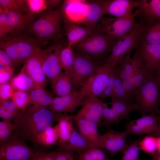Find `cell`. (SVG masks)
I'll use <instances>...</instances> for the list:
<instances>
[{"instance_id":"cell-1","label":"cell","mask_w":160,"mask_h":160,"mask_svg":"<svg viewBox=\"0 0 160 160\" xmlns=\"http://www.w3.org/2000/svg\"><path fill=\"white\" fill-rule=\"evenodd\" d=\"M56 113L49 107L34 111L20 110L15 133L24 141L35 143L37 135L56 121Z\"/></svg>"},{"instance_id":"cell-52","label":"cell","mask_w":160,"mask_h":160,"mask_svg":"<svg viewBox=\"0 0 160 160\" xmlns=\"http://www.w3.org/2000/svg\"><path fill=\"white\" fill-rule=\"evenodd\" d=\"M157 150L160 154V136L156 137Z\"/></svg>"},{"instance_id":"cell-19","label":"cell","mask_w":160,"mask_h":160,"mask_svg":"<svg viewBox=\"0 0 160 160\" xmlns=\"http://www.w3.org/2000/svg\"><path fill=\"white\" fill-rule=\"evenodd\" d=\"M73 117V116H72ZM78 132L90 148L101 149V135L98 132L97 124L88 120L74 118Z\"/></svg>"},{"instance_id":"cell-13","label":"cell","mask_w":160,"mask_h":160,"mask_svg":"<svg viewBox=\"0 0 160 160\" xmlns=\"http://www.w3.org/2000/svg\"><path fill=\"white\" fill-rule=\"evenodd\" d=\"M136 49L144 64L142 71L147 76L156 73L160 68V45L139 41Z\"/></svg>"},{"instance_id":"cell-26","label":"cell","mask_w":160,"mask_h":160,"mask_svg":"<svg viewBox=\"0 0 160 160\" xmlns=\"http://www.w3.org/2000/svg\"><path fill=\"white\" fill-rule=\"evenodd\" d=\"M72 116L67 113H57L56 121L57 124L54 126L58 136L57 144L63 143L69 138L74 131Z\"/></svg>"},{"instance_id":"cell-24","label":"cell","mask_w":160,"mask_h":160,"mask_svg":"<svg viewBox=\"0 0 160 160\" xmlns=\"http://www.w3.org/2000/svg\"><path fill=\"white\" fill-rule=\"evenodd\" d=\"M64 31L68 42L67 45L73 47L75 44L90 35L96 28L82 26L73 22L63 20Z\"/></svg>"},{"instance_id":"cell-23","label":"cell","mask_w":160,"mask_h":160,"mask_svg":"<svg viewBox=\"0 0 160 160\" xmlns=\"http://www.w3.org/2000/svg\"><path fill=\"white\" fill-rule=\"evenodd\" d=\"M137 17L144 23L160 20V0H139Z\"/></svg>"},{"instance_id":"cell-6","label":"cell","mask_w":160,"mask_h":160,"mask_svg":"<svg viewBox=\"0 0 160 160\" xmlns=\"http://www.w3.org/2000/svg\"><path fill=\"white\" fill-rule=\"evenodd\" d=\"M139 13L137 10L132 16L128 17H102L99 25L108 37L116 40L124 38L134 28L137 24L135 20Z\"/></svg>"},{"instance_id":"cell-39","label":"cell","mask_w":160,"mask_h":160,"mask_svg":"<svg viewBox=\"0 0 160 160\" xmlns=\"http://www.w3.org/2000/svg\"><path fill=\"white\" fill-rule=\"evenodd\" d=\"M16 129L14 122L3 120L0 122V145L7 141L12 135V131Z\"/></svg>"},{"instance_id":"cell-33","label":"cell","mask_w":160,"mask_h":160,"mask_svg":"<svg viewBox=\"0 0 160 160\" xmlns=\"http://www.w3.org/2000/svg\"><path fill=\"white\" fill-rule=\"evenodd\" d=\"M0 7L7 11L15 13L30 12L27 0H0Z\"/></svg>"},{"instance_id":"cell-47","label":"cell","mask_w":160,"mask_h":160,"mask_svg":"<svg viewBox=\"0 0 160 160\" xmlns=\"http://www.w3.org/2000/svg\"><path fill=\"white\" fill-rule=\"evenodd\" d=\"M8 16L6 11L0 7V36L7 34Z\"/></svg>"},{"instance_id":"cell-29","label":"cell","mask_w":160,"mask_h":160,"mask_svg":"<svg viewBox=\"0 0 160 160\" xmlns=\"http://www.w3.org/2000/svg\"><path fill=\"white\" fill-rule=\"evenodd\" d=\"M9 83L15 90H21L29 93L37 88L34 81L23 67L19 73L12 77Z\"/></svg>"},{"instance_id":"cell-2","label":"cell","mask_w":160,"mask_h":160,"mask_svg":"<svg viewBox=\"0 0 160 160\" xmlns=\"http://www.w3.org/2000/svg\"><path fill=\"white\" fill-rule=\"evenodd\" d=\"M63 17L61 8L39 14L27 31L44 46L62 40Z\"/></svg>"},{"instance_id":"cell-38","label":"cell","mask_w":160,"mask_h":160,"mask_svg":"<svg viewBox=\"0 0 160 160\" xmlns=\"http://www.w3.org/2000/svg\"><path fill=\"white\" fill-rule=\"evenodd\" d=\"M11 99L19 110L25 111L29 102V95L26 92L16 90L15 92Z\"/></svg>"},{"instance_id":"cell-36","label":"cell","mask_w":160,"mask_h":160,"mask_svg":"<svg viewBox=\"0 0 160 160\" xmlns=\"http://www.w3.org/2000/svg\"><path fill=\"white\" fill-rule=\"evenodd\" d=\"M74 51L72 47L66 45L61 50L60 55L63 69L69 73L71 71L74 60Z\"/></svg>"},{"instance_id":"cell-55","label":"cell","mask_w":160,"mask_h":160,"mask_svg":"<svg viewBox=\"0 0 160 160\" xmlns=\"http://www.w3.org/2000/svg\"><path fill=\"white\" fill-rule=\"evenodd\" d=\"M152 160H157V159L155 158H153V159Z\"/></svg>"},{"instance_id":"cell-43","label":"cell","mask_w":160,"mask_h":160,"mask_svg":"<svg viewBox=\"0 0 160 160\" xmlns=\"http://www.w3.org/2000/svg\"><path fill=\"white\" fill-rule=\"evenodd\" d=\"M15 91L9 83L0 85V105L11 99Z\"/></svg>"},{"instance_id":"cell-28","label":"cell","mask_w":160,"mask_h":160,"mask_svg":"<svg viewBox=\"0 0 160 160\" xmlns=\"http://www.w3.org/2000/svg\"><path fill=\"white\" fill-rule=\"evenodd\" d=\"M139 41L160 45V20L150 23L143 22Z\"/></svg>"},{"instance_id":"cell-12","label":"cell","mask_w":160,"mask_h":160,"mask_svg":"<svg viewBox=\"0 0 160 160\" xmlns=\"http://www.w3.org/2000/svg\"><path fill=\"white\" fill-rule=\"evenodd\" d=\"M106 104L97 97L87 95L83 100L81 109L73 117L94 122L100 127L103 124V109Z\"/></svg>"},{"instance_id":"cell-49","label":"cell","mask_w":160,"mask_h":160,"mask_svg":"<svg viewBox=\"0 0 160 160\" xmlns=\"http://www.w3.org/2000/svg\"><path fill=\"white\" fill-rule=\"evenodd\" d=\"M0 63L7 67L14 68L15 67L9 56L1 49H0Z\"/></svg>"},{"instance_id":"cell-41","label":"cell","mask_w":160,"mask_h":160,"mask_svg":"<svg viewBox=\"0 0 160 160\" xmlns=\"http://www.w3.org/2000/svg\"><path fill=\"white\" fill-rule=\"evenodd\" d=\"M140 140V139L128 145L122 153L123 155L121 160H141L139 158V143Z\"/></svg>"},{"instance_id":"cell-20","label":"cell","mask_w":160,"mask_h":160,"mask_svg":"<svg viewBox=\"0 0 160 160\" xmlns=\"http://www.w3.org/2000/svg\"><path fill=\"white\" fill-rule=\"evenodd\" d=\"M6 11L8 16L7 28L6 35L14 34L27 31L30 25L37 18L39 15L31 12L22 14Z\"/></svg>"},{"instance_id":"cell-25","label":"cell","mask_w":160,"mask_h":160,"mask_svg":"<svg viewBox=\"0 0 160 160\" xmlns=\"http://www.w3.org/2000/svg\"><path fill=\"white\" fill-rule=\"evenodd\" d=\"M29 94V102L26 110L28 111L49 107L54 98L50 93L41 89L36 88Z\"/></svg>"},{"instance_id":"cell-21","label":"cell","mask_w":160,"mask_h":160,"mask_svg":"<svg viewBox=\"0 0 160 160\" xmlns=\"http://www.w3.org/2000/svg\"><path fill=\"white\" fill-rule=\"evenodd\" d=\"M103 16V0L84 1L83 17L79 24L96 28L98 22Z\"/></svg>"},{"instance_id":"cell-10","label":"cell","mask_w":160,"mask_h":160,"mask_svg":"<svg viewBox=\"0 0 160 160\" xmlns=\"http://www.w3.org/2000/svg\"><path fill=\"white\" fill-rule=\"evenodd\" d=\"M15 133L0 145V160H31L35 152Z\"/></svg>"},{"instance_id":"cell-8","label":"cell","mask_w":160,"mask_h":160,"mask_svg":"<svg viewBox=\"0 0 160 160\" xmlns=\"http://www.w3.org/2000/svg\"><path fill=\"white\" fill-rule=\"evenodd\" d=\"M74 51V60L69 74L75 91L81 88L87 78L102 65L83 54Z\"/></svg>"},{"instance_id":"cell-46","label":"cell","mask_w":160,"mask_h":160,"mask_svg":"<svg viewBox=\"0 0 160 160\" xmlns=\"http://www.w3.org/2000/svg\"><path fill=\"white\" fill-rule=\"evenodd\" d=\"M54 152L55 160H75L74 152L59 149Z\"/></svg>"},{"instance_id":"cell-27","label":"cell","mask_w":160,"mask_h":160,"mask_svg":"<svg viewBox=\"0 0 160 160\" xmlns=\"http://www.w3.org/2000/svg\"><path fill=\"white\" fill-rule=\"evenodd\" d=\"M59 149L76 152L78 154L84 152L90 147L79 132L75 130L65 142L57 144Z\"/></svg>"},{"instance_id":"cell-31","label":"cell","mask_w":160,"mask_h":160,"mask_svg":"<svg viewBox=\"0 0 160 160\" xmlns=\"http://www.w3.org/2000/svg\"><path fill=\"white\" fill-rule=\"evenodd\" d=\"M30 12L39 14L58 8L62 1L59 0H27Z\"/></svg>"},{"instance_id":"cell-35","label":"cell","mask_w":160,"mask_h":160,"mask_svg":"<svg viewBox=\"0 0 160 160\" xmlns=\"http://www.w3.org/2000/svg\"><path fill=\"white\" fill-rule=\"evenodd\" d=\"M20 110L12 100H7L0 105V117L3 120L15 121Z\"/></svg>"},{"instance_id":"cell-42","label":"cell","mask_w":160,"mask_h":160,"mask_svg":"<svg viewBox=\"0 0 160 160\" xmlns=\"http://www.w3.org/2000/svg\"><path fill=\"white\" fill-rule=\"evenodd\" d=\"M122 86L126 95L127 104H133V103L135 100L134 93L135 91L133 76L123 81Z\"/></svg>"},{"instance_id":"cell-34","label":"cell","mask_w":160,"mask_h":160,"mask_svg":"<svg viewBox=\"0 0 160 160\" xmlns=\"http://www.w3.org/2000/svg\"><path fill=\"white\" fill-rule=\"evenodd\" d=\"M58 136L54 127L50 126L40 132L37 136L35 143L46 147L57 143Z\"/></svg>"},{"instance_id":"cell-50","label":"cell","mask_w":160,"mask_h":160,"mask_svg":"<svg viewBox=\"0 0 160 160\" xmlns=\"http://www.w3.org/2000/svg\"><path fill=\"white\" fill-rule=\"evenodd\" d=\"M108 97L111 98L115 97V95L113 89L108 86L98 97H99L101 99H104Z\"/></svg>"},{"instance_id":"cell-7","label":"cell","mask_w":160,"mask_h":160,"mask_svg":"<svg viewBox=\"0 0 160 160\" xmlns=\"http://www.w3.org/2000/svg\"><path fill=\"white\" fill-rule=\"evenodd\" d=\"M143 25V22L140 20L128 34L116 42L106 64L111 67L115 66L120 59L137 47Z\"/></svg>"},{"instance_id":"cell-17","label":"cell","mask_w":160,"mask_h":160,"mask_svg":"<svg viewBox=\"0 0 160 160\" xmlns=\"http://www.w3.org/2000/svg\"><path fill=\"white\" fill-rule=\"evenodd\" d=\"M129 133L127 130L118 132L111 129L108 132L101 135V149H105L112 156L117 153L124 151L128 145L126 139Z\"/></svg>"},{"instance_id":"cell-48","label":"cell","mask_w":160,"mask_h":160,"mask_svg":"<svg viewBox=\"0 0 160 160\" xmlns=\"http://www.w3.org/2000/svg\"><path fill=\"white\" fill-rule=\"evenodd\" d=\"M31 160H55L54 152L35 151Z\"/></svg>"},{"instance_id":"cell-37","label":"cell","mask_w":160,"mask_h":160,"mask_svg":"<svg viewBox=\"0 0 160 160\" xmlns=\"http://www.w3.org/2000/svg\"><path fill=\"white\" fill-rule=\"evenodd\" d=\"M78 160H109L102 149L90 148L86 151L78 154Z\"/></svg>"},{"instance_id":"cell-11","label":"cell","mask_w":160,"mask_h":160,"mask_svg":"<svg viewBox=\"0 0 160 160\" xmlns=\"http://www.w3.org/2000/svg\"><path fill=\"white\" fill-rule=\"evenodd\" d=\"M111 98V101L109 103L111 108H108V103H106L103 109L102 124L107 128L113 124L118 123L123 119H128L130 112L138 110L136 104H129L118 98Z\"/></svg>"},{"instance_id":"cell-54","label":"cell","mask_w":160,"mask_h":160,"mask_svg":"<svg viewBox=\"0 0 160 160\" xmlns=\"http://www.w3.org/2000/svg\"><path fill=\"white\" fill-rule=\"evenodd\" d=\"M158 160H160V154L159 155V157H158Z\"/></svg>"},{"instance_id":"cell-9","label":"cell","mask_w":160,"mask_h":160,"mask_svg":"<svg viewBox=\"0 0 160 160\" xmlns=\"http://www.w3.org/2000/svg\"><path fill=\"white\" fill-rule=\"evenodd\" d=\"M65 44L62 41L51 44L45 48L42 67L43 71L50 81L51 87L63 73L60 55Z\"/></svg>"},{"instance_id":"cell-14","label":"cell","mask_w":160,"mask_h":160,"mask_svg":"<svg viewBox=\"0 0 160 160\" xmlns=\"http://www.w3.org/2000/svg\"><path fill=\"white\" fill-rule=\"evenodd\" d=\"M45 48H40L30 57L23 64L28 75L36 84L37 88L45 89L49 81L42 67Z\"/></svg>"},{"instance_id":"cell-40","label":"cell","mask_w":160,"mask_h":160,"mask_svg":"<svg viewBox=\"0 0 160 160\" xmlns=\"http://www.w3.org/2000/svg\"><path fill=\"white\" fill-rule=\"evenodd\" d=\"M139 144L140 150L151 155L157 150L156 137L153 136H146L140 140Z\"/></svg>"},{"instance_id":"cell-4","label":"cell","mask_w":160,"mask_h":160,"mask_svg":"<svg viewBox=\"0 0 160 160\" xmlns=\"http://www.w3.org/2000/svg\"><path fill=\"white\" fill-rule=\"evenodd\" d=\"M117 40L107 36L98 25L89 36L74 45V51L83 54L94 61L103 60L106 62Z\"/></svg>"},{"instance_id":"cell-44","label":"cell","mask_w":160,"mask_h":160,"mask_svg":"<svg viewBox=\"0 0 160 160\" xmlns=\"http://www.w3.org/2000/svg\"><path fill=\"white\" fill-rule=\"evenodd\" d=\"M112 88L114 92L115 97L127 104L126 95L122 86V81L116 76L114 84Z\"/></svg>"},{"instance_id":"cell-51","label":"cell","mask_w":160,"mask_h":160,"mask_svg":"<svg viewBox=\"0 0 160 160\" xmlns=\"http://www.w3.org/2000/svg\"><path fill=\"white\" fill-rule=\"evenodd\" d=\"M153 136L156 137L160 136V116L158 123V127L156 131L153 134Z\"/></svg>"},{"instance_id":"cell-30","label":"cell","mask_w":160,"mask_h":160,"mask_svg":"<svg viewBox=\"0 0 160 160\" xmlns=\"http://www.w3.org/2000/svg\"><path fill=\"white\" fill-rule=\"evenodd\" d=\"M130 54L128 53L120 59L115 65L114 73L122 81L132 76L133 66Z\"/></svg>"},{"instance_id":"cell-5","label":"cell","mask_w":160,"mask_h":160,"mask_svg":"<svg viewBox=\"0 0 160 160\" xmlns=\"http://www.w3.org/2000/svg\"><path fill=\"white\" fill-rule=\"evenodd\" d=\"M137 111L143 116L146 113L160 114V80L156 73L146 77L135 91Z\"/></svg>"},{"instance_id":"cell-16","label":"cell","mask_w":160,"mask_h":160,"mask_svg":"<svg viewBox=\"0 0 160 160\" xmlns=\"http://www.w3.org/2000/svg\"><path fill=\"white\" fill-rule=\"evenodd\" d=\"M138 4V0H103V15H110L116 17H130L133 14V9L137 8Z\"/></svg>"},{"instance_id":"cell-22","label":"cell","mask_w":160,"mask_h":160,"mask_svg":"<svg viewBox=\"0 0 160 160\" xmlns=\"http://www.w3.org/2000/svg\"><path fill=\"white\" fill-rule=\"evenodd\" d=\"M115 65L111 67L105 63L97 69L87 95L99 97L108 86L110 78L115 71Z\"/></svg>"},{"instance_id":"cell-15","label":"cell","mask_w":160,"mask_h":160,"mask_svg":"<svg viewBox=\"0 0 160 160\" xmlns=\"http://www.w3.org/2000/svg\"><path fill=\"white\" fill-rule=\"evenodd\" d=\"M87 95L84 90L80 88L78 91H73L65 96L54 98L49 108L56 113H70L73 115L76 109L81 105L83 99Z\"/></svg>"},{"instance_id":"cell-32","label":"cell","mask_w":160,"mask_h":160,"mask_svg":"<svg viewBox=\"0 0 160 160\" xmlns=\"http://www.w3.org/2000/svg\"><path fill=\"white\" fill-rule=\"evenodd\" d=\"M51 87L53 94L59 97L65 96L71 92L72 85L69 72H63Z\"/></svg>"},{"instance_id":"cell-18","label":"cell","mask_w":160,"mask_h":160,"mask_svg":"<svg viewBox=\"0 0 160 160\" xmlns=\"http://www.w3.org/2000/svg\"><path fill=\"white\" fill-rule=\"evenodd\" d=\"M159 116L154 113L143 116L138 119L131 120L126 126L129 134L139 135L153 134L156 130Z\"/></svg>"},{"instance_id":"cell-45","label":"cell","mask_w":160,"mask_h":160,"mask_svg":"<svg viewBox=\"0 0 160 160\" xmlns=\"http://www.w3.org/2000/svg\"><path fill=\"white\" fill-rule=\"evenodd\" d=\"M14 68L4 66L0 68V85L7 83L12 79Z\"/></svg>"},{"instance_id":"cell-3","label":"cell","mask_w":160,"mask_h":160,"mask_svg":"<svg viewBox=\"0 0 160 160\" xmlns=\"http://www.w3.org/2000/svg\"><path fill=\"white\" fill-rule=\"evenodd\" d=\"M44 47L27 31L0 36V49L9 56L15 66L24 64L38 49Z\"/></svg>"},{"instance_id":"cell-53","label":"cell","mask_w":160,"mask_h":160,"mask_svg":"<svg viewBox=\"0 0 160 160\" xmlns=\"http://www.w3.org/2000/svg\"><path fill=\"white\" fill-rule=\"evenodd\" d=\"M156 72L160 80V68L156 71Z\"/></svg>"}]
</instances>
